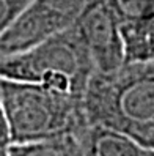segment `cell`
I'll list each match as a JSON object with an SVG mask.
<instances>
[{
    "instance_id": "obj_1",
    "label": "cell",
    "mask_w": 154,
    "mask_h": 156,
    "mask_svg": "<svg viewBox=\"0 0 154 156\" xmlns=\"http://www.w3.org/2000/svg\"><path fill=\"white\" fill-rule=\"evenodd\" d=\"M90 125H99L154 150V71L123 66L93 74L82 99Z\"/></svg>"
},
{
    "instance_id": "obj_2",
    "label": "cell",
    "mask_w": 154,
    "mask_h": 156,
    "mask_svg": "<svg viewBox=\"0 0 154 156\" xmlns=\"http://www.w3.org/2000/svg\"><path fill=\"white\" fill-rule=\"evenodd\" d=\"M0 99L11 144L69 136L87 123L82 99L33 82L0 77Z\"/></svg>"
},
{
    "instance_id": "obj_3",
    "label": "cell",
    "mask_w": 154,
    "mask_h": 156,
    "mask_svg": "<svg viewBox=\"0 0 154 156\" xmlns=\"http://www.w3.org/2000/svg\"><path fill=\"white\" fill-rule=\"evenodd\" d=\"M94 74L85 46L72 25L32 48L0 57V77L33 82L84 99Z\"/></svg>"
},
{
    "instance_id": "obj_4",
    "label": "cell",
    "mask_w": 154,
    "mask_h": 156,
    "mask_svg": "<svg viewBox=\"0 0 154 156\" xmlns=\"http://www.w3.org/2000/svg\"><path fill=\"white\" fill-rule=\"evenodd\" d=\"M101 0H30L0 36V57L13 55L74 25Z\"/></svg>"
},
{
    "instance_id": "obj_5",
    "label": "cell",
    "mask_w": 154,
    "mask_h": 156,
    "mask_svg": "<svg viewBox=\"0 0 154 156\" xmlns=\"http://www.w3.org/2000/svg\"><path fill=\"white\" fill-rule=\"evenodd\" d=\"M74 27L91 58L94 74H113L123 68L118 21L105 0L88 8Z\"/></svg>"
},
{
    "instance_id": "obj_6",
    "label": "cell",
    "mask_w": 154,
    "mask_h": 156,
    "mask_svg": "<svg viewBox=\"0 0 154 156\" xmlns=\"http://www.w3.org/2000/svg\"><path fill=\"white\" fill-rule=\"evenodd\" d=\"M74 137L84 156H154L152 148L99 125L85 123L74 133Z\"/></svg>"
},
{
    "instance_id": "obj_7",
    "label": "cell",
    "mask_w": 154,
    "mask_h": 156,
    "mask_svg": "<svg viewBox=\"0 0 154 156\" xmlns=\"http://www.w3.org/2000/svg\"><path fill=\"white\" fill-rule=\"evenodd\" d=\"M123 44V66H148L154 63V14L118 22Z\"/></svg>"
},
{
    "instance_id": "obj_8",
    "label": "cell",
    "mask_w": 154,
    "mask_h": 156,
    "mask_svg": "<svg viewBox=\"0 0 154 156\" xmlns=\"http://www.w3.org/2000/svg\"><path fill=\"white\" fill-rule=\"evenodd\" d=\"M10 156H84V154L74 134H69L41 142L13 144L10 148Z\"/></svg>"
},
{
    "instance_id": "obj_9",
    "label": "cell",
    "mask_w": 154,
    "mask_h": 156,
    "mask_svg": "<svg viewBox=\"0 0 154 156\" xmlns=\"http://www.w3.org/2000/svg\"><path fill=\"white\" fill-rule=\"evenodd\" d=\"M118 22L135 21L154 14V0H105Z\"/></svg>"
},
{
    "instance_id": "obj_10",
    "label": "cell",
    "mask_w": 154,
    "mask_h": 156,
    "mask_svg": "<svg viewBox=\"0 0 154 156\" xmlns=\"http://www.w3.org/2000/svg\"><path fill=\"white\" fill-rule=\"evenodd\" d=\"M30 0H0V36L11 25Z\"/></svg>"
},
{
    "instance_id": "obj_11",
    "label": "cell",
    "mask_w": 154,
    "mask_h": 156,
    "mask_svg": "<svg viewBox=\"0 0 154 156\" xmlns=\"http://www.w3.org/2000/svg\"><path fill=\"white\" fill-rule=\"evenodd\" d=\"M11 137H10V129H8V123L5 118L2 99H0V156H10V148H11Z\"/></svg>"
},
{
    "instance_id": "obj_12",
    "label": "cell",
    "mask_w": 154,
    "mask_h": 156,
    "mask_svg": "<svg viewBox=\"0 0 154 156\" xmlns=\"http://www.w3.org/2000/svg\"><path fill=\"white\" fill-rule=\"evenodd\" d=\"M143 68H146V69H151V71H154V63H151V65H148V66H143Z\"/></svg>"
}]
</instances>
